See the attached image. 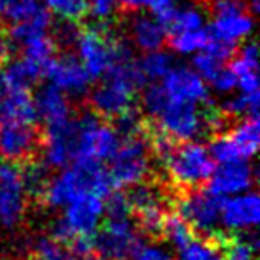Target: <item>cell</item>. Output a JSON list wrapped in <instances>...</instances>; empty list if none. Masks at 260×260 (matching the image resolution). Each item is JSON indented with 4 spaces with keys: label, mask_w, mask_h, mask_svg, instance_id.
<instances>
[{
    "label": "cell",
    "mask_w": 260,
    "mask_h": 260,
    "mask_svg": "<svg viewBox=\"0 0 260 260\" xmlns=\"http://www.w3.org/2000/svg\"><path fill=\"white\" fill-rule=\"evenodd\" d=\"M11 50L13 48H11L9 40H8V34H4L2 30H0V64H4V62L8 61Z\"/></svg>",
    "instance_id": "obj_44"
},
{
    "label": "cell",
    "mask_w": 260,
    "mask_h": 260,
    "mask_svg": "<svg viewBox=\"0 0 260 260\" xmlns=\"http://www.w3.org/2000/svg\"><path fill=\"white\" fill-rule=\"evenodd\" d=\"M50 27H52V15L45 8H41L32 16L11 25V29L8 32V40L11 43V48H22L23 45L32 41L34 38L48 34Z\"/></svg>",
    "instance_id": "obj_22"
},
{
    "label": "cell",
    "mask_w": 260,
    "mask_h": 260,
    "mask_svg": "<svg viewBox=\"0 0 260 260\" xmlns=\"http://www.w3.org/2000/svg\"><path fill=\"white\" fill-rule=\"evenodd\" d=\"M29 260H41L40 258V256H36V255H34V253H32V255H30V258Z\"/></svg>",
    "instance_id": "obj_48"
},
{
    "label": "cell",
    "mask_w": 260,
    "mask_h": 260,
    "mask_svg": "<svg viewBox=\"0 0 260 260\" xmlns=\"http://www.w3.org/2000/svg\"><path fill=\"white\" fill-rule=\"evenodd\" d=\"M209 84L217 91V93L228 94V93H232V91L237 89V77H235V73L232 72L230 66L224 64L223 68L219 70V73H217Z\"/></svg>",
    "instance_id": "obj_42"
},
{
    "label": "cell",
    "mask_w": 260,
    "mask_h": 260,
    "mask_svg": "<svg viewBox=\"0 0 260 260\" xmlns=\"http://www.w3.org/2000/svg\"><path fill=\"white\" fill-rule=\"evenodd\" d=\"M228 136L234 141L241 159H251L258 152L260 143V125L256 116H246L241 118V121L228 130Z\"/></svg>",
    "instance_id": "obj_25"
},
{
    "label": "cell",
    "mask_w": 260,
    "mask_h": 260,
    "mask_svg": "<svg viewBox=\"0 0 260 260\" xmlns=\"http://www.w3.org/2000/svg\"><path fill=\"white\" fill-rule=\"evenodd\" d=\"M178 260H223L212 239L194 237L178 249Z\"/></svg>",
    "instance_id": "obj_34"
},
{
    "label": "cell",
    "mask_w": 260,
    "mask_h": 260,
    "mask_svg": "<svg viewBox=\"0 0 260 260\" xmlns=\"http://www.w3.org/2000/svg\"><path fill=\"white\" fill-rule=\"evenodd\" d=\"M79 136H77L75 159L73 160H109L118 150L121 136L112 125L104 123L93 111L82 112L77 118Z\"/></svg>",
    "instance_id": "obj_4"
},
{
    "label": "cell",
    "mask_w": 260,
    "mask_h": 260,
    "mask_svg": "<svg viewBox=\"0 0 260 260\" xmlns=\"http://www.w3.org/2000/svg\"><path fill=\"white\" fill-rule=\"evenodd\" d=\"M130 256H132V260H173L168 248L153 241H143L141 237L134 244Z\"/></svg>",
    "instance_id": "obj_39"
},
{
    "label": "cell",
    "mask_w": 260,
    "mask_h": 260,
    "mask_svg": "<svg viewBox=\"0 0 260 260\" xmlns=\"http://www.w3.org/2000/svg\"><path fill=\"white\" fill-rule=\"evenodd\" d=\"M52 168L47 162H40V160L32 159L27 160V162L20 164V173H22V182L23 189H25V194L34 198L36 202H40L41 196H43L45 189H47L48 182L52 178L50 173Z\"/></svg>",
    "instance_id": "obj_27"
},
{
    "label": "cell",
    "mask_w": 260,
    "mask_h": 260,
    "mask_svg": "<svg viewBox=\"0 0 260 260\" xmlns=\"http://www.w3.org/2000/svg\"><path fill=\"white\" fill-rule=\"evenodd\" d=\"M178 0H148V6H146V11L150 15H153L164 27L166 22L170 20L171 13H173L175 6H177Z\"/></svg>",
    "instance_id": "obj_43"
},
{
    "label": "cell",
    "mask_w": 260,
    "mask_h": 260,
    "mask_svg": "<svg viewBox=\"0 0 260 260\" xmlns=\"http://www.w3.org/2000/svg\"><path fill=\"white\" fill-rule=\"evenodd\" d=\"M221 112L226 119L246 118V116L258 114V93H239L223 102Z\"/></svg>",
    "instance_id": "obj_33"
},
{
    "label": "cell",
    "mask_w": 260,
    "mask_h": 260,
    "mask_svg": "<svg viewBox=\"0 0 260 260\" xmlns=\"http://www.w3.org/2000/svg\"><path fill=\"white\" fill-rule=\"evenodd\" d=\"M260 202L258 194L253 191H244L234 194V198L223 200L221 203V223L232 232L251 230L258 224Z\"/></svg>",
    "instance_id": "obj_17"
},
{
    "label": "cell",
    "mask_w": 260,
    "mask_h": 260,
    "mask_svg": "<svg viewBox=\"0 0 260 260\" xmlns=\"http://www.w3.org/2000/svg\"><path fill=\"white\" fill-rule=\"evenodd\" d=\"M224 66V61H221L219 57H216L214 54L207 50H202L198 54H194L192 59V70L202 77L205 82H210L214 77L219 73V70Z\"/></svg>",
    "instance_id": "obj_38"
},
{
    "label": "cell",
    "mask_w": 260,
    "mask_h": 260,
    "mask_svg": "<svg viewBox=\"0 0 260 260\" xmlns=\"http://www.w3.org/2000/svg\"><path fill=\"white\" fill-rule=\"evenodd\" d=\"M246 6H248V11L251 15H256L260 11V0H246Z\"/></svg>",
    "instance_id": "obj_47"
},
{
    "label": "cell",
    "mask_w": 260,
    "mask_h": 260,
    "mask_svg": "<svg viewBox=\"0 0 260 260\" xmlns=\"http://www.w3.org/2000/svg\"><path fill=\"white\" fill-rule=\"evenodd\" d=\"M139 68L146 80H160L175 66V59L171 54L164 52L162 48L152 52H145L139 59Z\"/></svg>",
    "instance_id": "obj_31"
},
{
    "label": "cell",
    "mask_w": 260,
    "mask_h": 260,
    "mask_svg": "<svg viewBox=\"0 0 260 260\" xmlns=\"http://www.w3.org/2000/svg\"><path fill=\"white\" fill-rule=\"evenodd\" d=\"M55 50H57V47H55L52 36L50 34H43V36L34 38L32 41L23 45L22 55H25V57H29L30 61L38 62V64H41L45 68V66L48 64V61L54 57Z\"/></svg>",
    "instance_id": "obj_35"
},
{
    "label": "cell",
    "mask_w": 260,
    "mask_h": 260,
    "mask_svg": "<svg viewBox=\"0 0 260 260\" xmlns=\"http://www.w3.org/2000/svg\"><path fill=\"white\" fill-rule=\"evenodd\" d=\"M2 118L36 125L40 118H38L36 104H34V96L30 94V89H9L8 87Z\"/></svg>",
    "instance_id": "obj_26"
},
{
    "label": "cell",
    "mask_w": 260,
    "mask_h": 260,
    "mask_svg": "<svg viewBox=\"0 0 260 260\" xmlns=\"http://www.w3.org/2000/svg\"><path fill=\"white\" fill-rule=\"evenodd\" d=\"M162 89L171 100H184L192 104H209L210 93L207 82L189 66L175 64L166 75L162 77Z\"/></svg>",
    "instance_id": "obj_15"
},
{
    "label": "cell",
    "mask_w": 260,
    "mask_h": 260,
    "mask_svg": "<svg viewBox=\"0 0 260 260\" xmlns=\"http://www.w3.org/2000/svg\"><path fill=\"white\" fill-rule=\"evenodd\" d=\"M45 79L50 80L55 87L64 91L66 94L72 96H82L89 91L91 86V77L79 61V57L66 54L61 57H52L48 64L45 66Z\"/></svg>",
    "instance_id": "obj_13"
},
{
    "label": "cell",
    "mask_w": 260,
    "mask_h": 260,
    "mask_svg": "<svg viewBox=\"0 0 260 260\" xmlns=\"http://www.w3.org/2000/svg\"><path fill=\"white\" fill-rule=\"evenodd\" d=\"M79 123L70 118L62 123L48 125L41 134V152L50 168H66L75 159Z\"/></svg>",
    "instance_id": "obj_11"
},
{
    "label": "cell",
    "mask_w": 260,
    "mask_h": 260,
    "mask_svg": "<svg viewBox=\"0 0 260 260\" xmlns=\"http://www.w3.org/2000/svg\"><path fill=\"white\" fill-rule=\"evenodd\" d=\"M138 91L128 87L126 84L112 79H104V82L94 87L89 94V107L98 118L114 119L126 109L136 105Z\"/></svg>",
    "instance_id": "obj_14"
},
{
    "label": "cell",
    "mask_w": 260,
    "mask_h": 260,
    "mask_svg": "<svg viewBox=\"0 0 260 260\" xmlns=\"http://www.w3.org/2000/svg\"><path fill=\"white\" fill-rule=\"evenodd\" d=\"M105 214V202L102 196L84 192L66 205L64 216L61 217L73 235L93 237L98 232Z\"/></svg>",
    "instance_id": "obj_12"
},
{
    "label": "cell",
    "mask_w": 260,
    "mask_h": 260,
    "mask_svg": "<svg viewBox=\"0 0 260 260\" xmlns=\"http://www.w3.org/2000/svg\"><path fill=\"white\" fill-rule=\"evenodd\" d=\"M207 150H209L212 160H216V162H228V160L241 159V155H239L237 148H235L234 141L230 139L228 132H224V134L217 132V134L210 139L209 148Z\"/></svg>",
    "instance_id": "obj_37"
},
{
    "label": "cell",
    "mask_w": 260,
    "mask_h": 260,
    "mask_svg": "<svg viewBox=\"0 0 260 260\" xmlns=\"http://www.w3.org/2000/svg\"><path fill=\"white\" fill-rule=\"evenodd\" d=\"M80 36V30L75 27L73 22H62L59 27L54 29V40L55 47H64V48H72L77 45V40Z\"/></svg>",
    "instance_id": "obj_40"
},
{
    "label": "cell",
    "mask_w": 260,
    "mask_h": 260,
    "mask_svg": "<svg viewBox=\"0 0 260 260\" xmlns=\"http://www.w3.org/2000/svg\"><path fill=\"white\" fill-rule=\"evenodd\" d=\"M4 77L9 89H30L38 84V80L43 79L45 68L38 62L30 61L29 57L22 55L20 59L6 61Z\"/></svg>",
    "instance_id": "obj_23"
},
{
    "label": "cell",
    "mask_w": 260,
    "mask_h": 260,
    "mask_svg": "<svg viewBox=\"0 0 260 260\" xmlns=\"http://www.w3.org/2000/svg\"><path fill=\"white\" fill-rule=\"evenodd\" d=\"M139 239L132 217H105L104 226L94 234V253L107 260H123Z\"/></svg>",
    "instance_id": "obj_10"
},
{
    "label": "cell",
    "mask_w": 260,
    "mask_h": 260,
    "mask_svg": "<svg viewBox=\"0 0 260 260\" xmlns=\"http://www.w3.org/2000/svg\"><path fill=\"white\" fill-rule=\"evenodd\" d=\"M6 94H8V82H6L4 72L0 70V118H2V111H4Z\"/></svg>",
    "instance_id": "obj_46"
},
{
    "label": "cell",
    "mask_w": 260,
    "mask_h": 260,
    "mask_svg": "<svg viewBox=\"0 0 260 260\" xmlns=\"http://www.w3.org/2000/svg\"><path fill=\"white\" fill-rule=\"evenodd\" d=\"M112 182L107 170L96 160H75L73 166L64 168L59 175L50 178L40 203L48 207H66L72 200L84 192H93L102 198L112 191Z\"/></svg>",
    "instance_id": "obj_1"
},
{
    "label": "cell",
    "mask_w": 260,
    "mask_h": 260,
    "mask_svg": "<svg viewBox=\"0 0 260 260\" xmlns=\"http://www.w3.org/2000/svg\"><path fill=\"white\" fill-rule=\"evenodd\" d=\"M130 40L141 52L159 50L168 40V30L153 15L139 13L130 20Z\"/></svg>",
    "instance_id": "obj_19"
},
{
    "label": "cell",
    "mask_w": 260,
    "mask_h": 260,
    "mask_svg": "<svg viewBox=\"0 0 260 260\" xmlns=\"http://www.w3.org/2000/svg\"><path fill=\"white\" fill-rule=\"evenodd\" d=\"M212 241L216 242L223 260H256L258 239L255 228L232 234L219 232Z\"/></svg>",
    "instance_id": "obj_20"
},
{
    "label": "cell",
    "mask_w": 260,
    "mask_h": 260,
    "mask_svg": "<svg viewBox=\"0 0 260 260\" xmlns=\"http://www.w3.org/2000/svg\"><path fill=\"white\" fill-rule=\"evenodd\" d=\"M119 4L123 8L130 9V11H145L146 6H148V0H119Z\"/></svg>",
    "instance_id": "obj_45"
},
{
    "label": "cell",
    "mask_w": 260,
    "mask_h": 260,
    "mask_svg": "<svg viewBox=\"0 0 260 260\" xmlns=\"http://www.w3.org/2000/svg\"><path fill=\"white\" fill-rule=\"evenodd\" d=\"M104 25L105 23H100L98 27L80 30L75 45L79 50V61L91 79H104L114 59V45L118 38L112 36Z\"/></svg>",
    "instance_id": "obj_8"
},
{
    "label": "cell",
    "mask_w": 260,
    "mask_h": 260,
    "mask_svg": "<svg viewBox=\"0 0 260 260\" xmlns=\"http://www.w3.org/2000/svg\"><path fill=\"white\" fill-rule=\"evenodd\" d=\"M168 178L178 192L198 189L209 180L214 160L207 146L196 141H180L162 160Z\"/></svg>",
    "instance_id": "obj_2"
},
{
    "label": "cell",
    "mask_w": 260,
    "mask_h": 260,
    "mask_svg": "<svg viewBox=\"0 0 260 260\" xmlns=\"http://www.w3.org/2000/svg\"><path fill=\"white\" fill-rule=\"evenodd\" d=\"M34 104H36L38 118L43 119L45 126L62 123L72 118V107H70L68 96L64 91L55 87L54 84H47V86L40 87V91L34 96Z\"/></svg>",
    "instance_id": "obj_18"
},
{
    "label": "cell",
    "mask_w": 260,
    "mask_h": 260,
    "mask_svg": "<svg viewBox=\"0 0 260 260\" xmlns=\"http://www.w3.org/2000/svg\"><path fill=\"white\" fill-rule=\"evenodd\" d=\"M43 8L41 0H0V23H18Z\"/></svg>",
    "instance_id": "obj_32"
},
{
    "label": "cell",
    "mask_w": 260,
    "mask_h": 260,
    "mask_svg": "<svg viewBox=\"0 0 260 260\" xmlns=\"http://www.w3.org/2000/svg\"><path fill=\"white\" fill-rule=\"evenodd\" d=\"M27 194L18 164L0 162V226L15 230L25 216Z\"/></svg>",
    "instance_id": "obj_9"
},
{
    "label": "cell",
    "mask_w": 260,
    "mask_h": 260,
    "mask_svg": "<svg viewBox=\"0 0 260 260\" xmlns=\"http://www.w3.org/2000/svg\"><path fill=\"white\" fill-rule=\"evenodd\" d=\"M43 8L62 22H80L89 13L87 0H41Z\"/></svg>",
    "instance_id": "obj_30"
},
{
    "label": "cell",
    "mask_w": 260,
    "mask_h": 260,
    "mask_svg": "<svg viewBox=\"0 0 260 260\" xmlns=\"http://www.w3.org/2000/svg\"><path fill=\"white\" fill-rule=\"evenodd\" d=\"M232 72L237 77V89L242 93H258V47L255 41H246L237 57L230 59Z\"/></svg>",
    "instance_id": "obj_21"
},
{
    "label": "cell",
    "mask_w": 260,
    "mask_h": 260,
    "mask_svg": "<svg viewBox=\"0 0 260 260\" xmlns=\"http://www.w3.org/2000/svg\"><path fill=\"white\" fill-rule=\"evenodd\" d=\"M209 40H210L209 29L202 27V29L170 34V47L171 50H175L180 55H194L205 48Z\"/></svg>",
    "instance_id": "obj_29"
},
{
    "label": "cell",
    "mask_w": 260,
    "mask_h": 260,
    "mask_svg": "<svg viewBox=\"0 0 260 260\" xmlns=\"http://www.w3.org/2000/svg\"><path fill=\"white\" fill-rule=\"evenodd\" d=\"M152 157V150L145 132L123 138L116 153L109 159L111 168L107 170V173L111 177L112 187H130L146 180Z\"/></svg>",
    "instance_id": "obj_3"
},
{
    "label": "cell",
    "mask_w": 260,
    "mask_h": 260,
    "mask_svg": "<svg viewBox=\"0 0 260 260\" xmlns=\"http://www.w3.org/2000/svg\"><path fill=\"white\" fill-rule=\"evenodd\" d=\"M205 11L198 4H194L191 0L189 2L187 0H178L170 20L166 22L168 36L175 32H184V30L202 29V27H205Z\"/></svg>",
    "instance_id": "obj_24"
},
{
    "label": "cell",
    "mask_w": 260,
    "mask_h": 260,
    "mask_svg": "<svg viewBox=\"0 0 260 260\" xmlns=\"http://www.w3.org/2000/svg\"><path fill=\"white\" fill-rule=\"evenodd\" d=\"M89 2V13L98 23H105L114 16L116 9L119 6V0H87Z\"/></svg>",
    "instance_id": "obj_41"
},
{
    "label": "cell",
    "mask_w": 260,
    "mask_h": 260,
    "mask_svg": "<svg viewBox=\"0 0 260 260\" xmlns=\"http://www.w3.org/2000/svg\"><path fill=\"white\" fill-rule=\"evenodd\" d=\"M160 237L166 239L173 248L180 249V248H184L187 242H191L192 239L196 237V234L192 232V228L189 226L187 221L178 212H166Z\"/></svg>",
    "instance_id": "obj_28"
},
{
    "label": "cell",
    "mask_w": 260,
    "mask_h": 260,
    "mask_svg": "<svg viewBox=\"0 0 260 260\" xmlns=\"http://www.w3.org/2000/svg\"><path fill=\"white\" fill-rule=\"evenodd\" d=\"M41 150V132L34 123L0 118V159L4 162L23 164L36 159Z\"/></svg>",
    "instance_id": "obj_7"
},
{
    "label": "cell",
    "mask_w": 260,
    "mask_h": 260,
    "mask_svg": "<svg viewBox=\"0 0 260 260\" xmlns=\"http://www.w3.org/2000/svg\"><path fill=\"white\" fill-rule=\"evenodd\" d=\"M209 191L221 198L241 194L249 191L253 185V168L248 159H235L228 162H219L209 177Z\"/></svg>",
    "instance_id": "obj_16"
},
{
    "label": "cell",
    "mask_w": 260,
    "mask_h": 260,
    "mask_svg": "<svg viewBox=\"0 0 260 260\" xmlns=\"http://www.w3.org/2000/svg\"><path fill=\"white\" fill-rule=\"evenodd\" d=\"M32 253L40 256L41 260H79L64 246L55 242L52 237H47V235H41L34 241Z\"/></svg>",
    "instance_id": "obj_36"
},
{
    "label": "cell",
    "mask_w": 260,
    "mask_h": 260,
    "mask_svg": "<svg viewBox=\"0 0 260 260\" xmlns=\"http://www.w3.org/2000/svg\"><path fill=\"white\" fill-rule=\"evenodd\" d=\"M212 22L209 34L214 40L237 45L248 40L255 29L253 15L248 11L246 0H212L210 4Z\"/></svg>",
    "instance_id": "obj_6"
},
{
    "label": "cell",
    "mask_w": 260,
    "mask_h": 260,
    "mask_svg": "<svg viewBox=\"0 0 260 260\" xmlns=\"http://www.w3.org/2000/svg\"><path fill=\"white\" fill-rule=\"evenodd\" d=\"M224 198L212 194L210 191H200V189H191V191L178 192L177 209L189 226L192 228L194 234L200 237L212 239L219 234V223H221V203Z\"/></svg>",
    "instance_id": "obj_5"
}]
</instances>
